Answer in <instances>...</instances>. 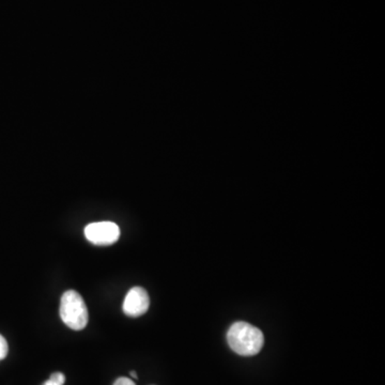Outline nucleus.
I'll return each mask as SVG.
<instances>
[{
  "instance_id": "f257e3e1",
  "label": "nucleus",
  "mask_w": 385,
  "mask_h": 385,
  "mask_svg": "<svg viewBox=\"0 0 385 385\" xmlns=\"http://www.w3.org/2000/svg\"><path fill=\"white\" fill-rule=\"evenodd\" d=\"M233 351L242 356H253L261 351L265 337L261 330L247 322H235L227 333Z\"/></svg>"
},
{
  "instance_id": "f03ea898",
  "label": "nucleus",
  "mask_w": 385,
  "mask_h": 385,
  "mask_svg": "<svg viewBox=\"0 0 385 385\" xmlns=\"http://www.w3.org/2000/svg\"><path fill=\"white\" fill-rule=\"evenodd\" d=\"M60 318L68 328L80 330L88 324V308L82 296L75 290L64 292L60 301Z\"/></svg>"
},
{
  "instance_id": "7ed1b4c3",
  "label": "nucleus",
  "mask_w": 385,
  "mask_h": 385,
  "mask_svg": "<svg viewBox=\"0 0 385 385\" xmlns=\"http://www.w3.org/2000/svg\"><path fill=\"white\" fill-rule=\"evenodd\" d=\"M85 235L92 244L108 247L118 241L120 229L112 221H99L87 226L85 228Z\"/></svg>"
},
{
  "instance_id": "20e7f679",
  "label": "nucleus",
  "mask_w": 385,
  "mask_h": 385,
  "mask_svg": "<svg viewBox=\"0 0 385 385\" xmlns=\"http://www.w3.org/2000/svg\"><path fill=\"white\" fill-rule=\"evenodd\" d=\"M149 306H150V299H149L148 292L144 288L134 287L126 294L122 308L126 316L136 318L146 314Z\"/></svg>"
},
{
  "instance_id": "39448f33",
  "label": "nucleus",
  "mask_w": 385,
  "mask_h": 385,
  "mask_svg": "<svg viewBox=\"0 0 385 385\" xmlns=\"http://www.w3.org/2000/svg\"><path fill=\"white\" fill-rule=\"evenodd\" d=\"M64 382H66L64 375L61 372H55L45 383H43V385H64Z\"/></svg>"
},
{
  "instance_id": "423d86ee",
  "label": "nucleus",
  "mask_w": 385,
  "mask_h": 385,
  "mask_svg": "<svg viewBox=\"0 0 385 385\" xmlns=\"http://www.w3.org/2000/svg\"><path fill=\"white\" fill-rule=\"evenodd\" d=\"M9 352V346L7 340L3 335H0V361L3 360L8 356Z\"/></svg>"
},
{
  "instance_id": "0eeeda50",
  "label": "nucleus",
  "mask_w": 385,
  "mask_h": 385,
  "mask_svg": "<svg viewBox=\"0 0 385 385\" xmlns=\"http://www.w3.org/2000/svg\"><path fill=\"white\" fill-rule=\"evenodd\" d=\"M114 385H136L134 382H133L131 379L129 378H124V377H121V378L117 379L116 381H115Z\"/></svg>"
},
{
  "instance_id": "6e6552de",
  "label": "nucleus",
  "mask_w": 385,
  "mask_h": 385,
  "mask_svg": "<svg viewBox=\"0 0 385 385\" xmlns=\"http://www.w3.org/2000/svg\"><path fill=\"white\" fill-rule=\"evenodd\" d=\"M130 375H131V376L133 377V378L137 379V374H136V372H130Z\"/></svg>"
}]
</instances>
